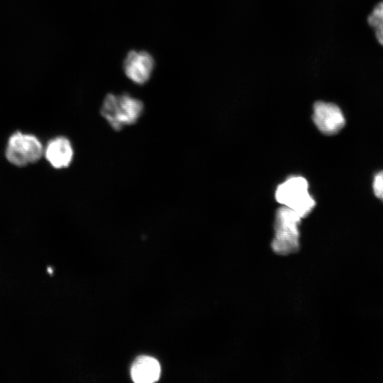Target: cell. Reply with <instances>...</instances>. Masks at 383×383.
Returning <instances> with one entry per match:
<instances>
[{
  "label": "cell",
  "instance_id": "obj_9",
  "mask_svg": "<svg viewBox=\"0 0 383 383\" xmlns=\"http://www.w3.org/2000/svg\"><path fill=\"white\" fill-rule=\"evenodd\" d=\"M368 23L374 28L378 42L383 45V1L379 3L369 15Z\"/></svg>",
  "mask_w": 383,
  "mask_h": 383
},
{
  "label": "cell",
  "instance_id": "obj_8",
  "mask_svg": "<svg viewBox=\"0 0 383 383\" xmlns=\"http://www.w3.org/2000/svg\"><path fill=\"white\" fill-rule=\"evenodd\" d=\"M161 368L159 362L152 357H138L131 369L132 379L137 383H152L160 377Z\"/></svg>",
  "mask_w": 383,
  "mask_h": 383
},
{
  "label": "cell",
  "instance_id": "obj_7",
  "mask_svg": "<svg viewBox=\"0 0 383 383\" xmlns=\"http://www.w3.org/2000/svg\"><path fill=\"white\" fill-rule=\"evenodd\" d=\"M73 155L70 141L63 136L51 139L45 149L46 160L53 167L57 169L68 167L72 160Z\"/></svg>",
  "mask_w": 383,
  "mask_h": 383
},
{
  "label": "cell",
  "instance_id": "obj_6",
  "mask_svg": "<svg viewBox=\"0 0 383 383\" xmlns=\"http://www.w3.org/2000/svg\"><path fill=\"white\" fill-rule=\"evenodd\" d=\"M154 65V59L148 52L131 50L124 60L123 70L128 78L141 85L150 78Z\"/></svg>",
  "mask_w": 383,
  "mask_h": 383
},
{
  "label": "cell",
  "instance_id": "obj_1",
  "mask_svg": "<svg viewBox=\"0 0 383 383\" xmlns=\"http://www.w3.org/2000/svg\"><path fill=\"white\" fill-rule=\"evenodd\" d=\"M143 111V102L127 93L108 94L102 103L101 114L114 130L119 131L135 123Z\"/></svg>",
  "mask_w": 383,
  "mask_h": 383
},
{
  "label": "cell",
  "instance_id": "obj_10",
  "mask_svg": "<svg viewBox=\"0 0 383 383\" xmlns=\"http://www.w3.org/2000/svg\"><path fill=\"white\" fill-rule=\"evenodd\" d=\"M372 189L374 195L383 201V170L374 174L372 182Z\"/></svg>",
  "mask_w": 383,
  "mask_h": 383
},
{
  "label": "cell",
  "instance_id": "obj_3",
  "mask_svg": "<svg viewBox=\"0 0 383 383\" xmlns=\"http://www.w3.org/2000/svg\"><path fill=\"white\" fill-rule=\"evenodd\" d=\"M277 201L294 211L301 218L307 216L316 205L309 193L307 180L301 176H292L279 184L275 191Z\"/></svg>",
  "mask_w": 383,
  "mask_h": 383
},
{
  "label": "cell",
  "instance_id": "obj_5",
  "mask_svg": "<svg viewBox=\"0 0 383 383\" xmlns=\"http://www.w3.org/2000/svg\"><path fill=\"white\" fill-rule=\"evenodd\" d=\"M313 121L322 133L335 135L345 126V116L336 104L319 101L313 104Z\"/></svg>",
  "mask_w": 383,
  "mask_h": 383
},
{
  "label": "cell",
  "instance_id": "obj_2",
  "mask_svg": "<svg viewBox=\"0 0 383 383\" xmlns=\"http://www.w3.org/2000/svg\"><path fill=\"white\" fill-rule=\"evenodd\" d=\"M301 218L287 206L279 207L275 214L273 250L280 255L295 252L299 248V226Z\"/></svg>",
  "mask_w": 383,
  "mask_h": 383
},
{
  "label": "cell",
  "instance_id": "obj_4",
  "mask_svg": "<svg viewBox=\"0 0 383 383\" xmlns=\"http://www.w3.org/2000/svg\"><path fill=\"white\" fill-rule=\"evenodd\" d=\"M43 153V145L35 135L19 131L11 135L6 149L7 160L16 166L35 162Z\"/></svg>",
  "mask_w": 383,
  "mask_h": 383
}]
</instances>
